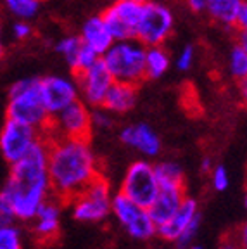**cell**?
I'll use <instances>...</instances> for the list:
<instances>
[{
    "label": "cell",
    "mask_w": 247,
    "mask_h": 249,
    "mask_svg": "<svg viewBox=\"0 0 247 249\" xmlns=\"http://www.w3.org/2000/svg\"><path fill=\"white\" fill-rule=\"evenodd\" d=\"M51 194L49 145L43 135L28 154L11 164L9 178L0 191V201L11 208L16 220L30 222Z\"/></svg>",
    "instance_id": "1"
},
{
    "label": "cell",
    "mask_w": 247,
    "mask_h": 249,
    "mask_svg": "<svg viewBox=\"0 0 247 249\" xmlns=\"http://www.w3.org/2000/svg\"><path fill=\"white\" fill-rule=\"evenodd\" d=\"M49 145V180L54 197L70 202L90 182L101 177L99 160L90 139L47 137Z\"/></svg>",
    "instance_id": "2"
},
{
    "label": "cell",
    "mask_w": 247,
    "mask_h": 249,
    "mask_svg": "<svg viewBox=\"0 0 247 249\" xmlns=\"http://www.w3.org/2000/svg\"><path fill=\"white\" fill-rule=\"evenodd\" d=\"M7 118L30 124L45 135L51 123V113L43 104L40 78H21L9 89Z\"/></svg>",
    "instance_id": "3"
},
{
    "label": "cell",
    "mask_w": 247,
    "mask_h": 249,
    "mask_svg": "<svg viewBox=\"0 0 247 249\" xmlns=\"http://www.w3.org/2000/svg\"><path fill=\"white\" fill-rule=\"evenodd\" d=\"M101 59L116 82L139 85L145 80V45L137 38L114 40Z\"/></svg>",
    "instance_id": "4"
},
{
    "label": "cell",
    "mask_w": 247,
    "mask_h": 249,
    "mask_svg": "<svg viewBox=\"0 0 247 249\" xmlns=\"http://www.w3.org/2000/svg\"><path fill=\"white\" fill-rule=\"evenodd\" d=\"M112 192L111 185L104 177H97L93 182L76 194L68 204L74 220L81 223H102L111 214Z\"/></svg>",
    "instance_id": "5"
},
{
    "label": "cell",
    "mask_w": 247,
    "mask_h": 249,
    "mask_svg": "<svg viewBox=\"0 0 247 249\" xmlns=\"http://www.w3.org/2000/svg\"><path fill=\"white\" fill-rule=\"evenodd\" d=\"M92 130V107L78 99L73 104L61 109L59 113L52 114L51 123L45 130V137L90 139Z\"/></svg>",
    "instance_id": "6"
},
{
    "label": "cell",
    "mask_w": 247,
    "mask_h": 249,
    "mask_svg": "<svg viewBox=\"0 0 247 249\" xmlns=\"http://www.w3.org/2000/svg\"><path fill=\"white\" fill-rule=\"evenodd\" d=\"M111 214L118 220L121 227L126 230L130 237L139 241H149L158 235V227L152 222L151 214L145 206H140L121 192L112 194Z\"/></svg>",
    "instance_id": "7"
},
{
    "label": "cell",
    "mask_w": 247,
    "mask_h": 249,
    "mask_svg": "<svg viewBox=\"0 0 247 249\" xmlns=\"http://www.w3.org/2000/svg\"><path fill=\"white\" fill-rule=\"evenodd\" d=\"M175 26L173 12L166 5L145 0L135 28V38L145 47L164 45L171 36Z\"/></svg>",
    "instance_id": "8"
},
{
    "label": "cell",
    "mask_w": 247,
    "mask_h": 249,
    "mask_svg": "<svg viewBox=\"0 0 247 249\" xmlns=\"http://www.w3.org/2000/svg\"><path fill=\"white\" fill-rule=\"evenodd\" d=\"M158 191L159 182L156 178L154 164H151L147 160H139L128 166L118 192L124 194L140 206L147 208L154 201Z\"/></svg>",
    "instance_id": "9"
},
{
    "label": "cell",
    "mask_w": 247,
    "mask_h": 249,
    "mask_svg": "<svg viewBox=\"0 0 247 249\" xmlns=\"http://www.w3.org/2000/svg\"><path fill=\"white\" fill-rule=\"evenodd\" d=\"M42 137L43 133L30 124L7 118L0 128V154L9 164H12L28 154Z\"/></svg>",
    "instance_id": "10"
},
{
    "label": "cell",
    "mask_w": 247,
    "mask_h": 249,
    "mask_svg": "<svg viewBox=\"0 0 247 249\" xmlns=\"http://www.w3.org/2000/svg\"><path fill=\"white\" fill-rule=\"evenodd\" d=\"M145 0H114L104 12L102 19L114 40L135 38V28L140 19Z\"/></svg>",
    "instance_id": "11"
},
{
    "label": "cell",
    "mask_w": 247,
    "mask_h": 249,
    "mask_svg": "<svg viewBox=\"0 0 247 249\" xmlns=\"http://www.w3.org/2000/svg\"><path fill=\"white\" fill-rule=\"evenodd\" d=\"M74 78H76L78 90H80V99L90 107H99L104 104L106 95L114 83V78L109 73L102 59H99L88 70L76 73Z\"/></svg>",
    "instance_id": "12"
},
{
    "label": "cell",
    "mask_w": 247,
    "mask_h": 249,
    "mask_svg": "<svg viewBox=\"0 0 247 249\" xmlns=\"http://www.w3.org/2000/svg\"><path fill=\"white\" fill-rule=\"evenodd\" d=\"M40 89H42L43 104L51 116L80 99L76 78L49 74V76L40 78Z\"/></svg>",
    "instance_id": "13"
},
{
    "label": "cell",
    "mask_w": 247,
    "mask_h": 249,
    "mask_svg": "<svg viewBox=\"0 0 247 249\" xmlns=\"http://www.w3.org/2000/svg\"><path fill=\"white\" fill-rule=\"evenodd\" d=\"M57 197L47 199L33 216V233L40 244H51L59 237L61 230V204Z\"/></svg>",
    "instance_id": "14"
},
{
    "label": "cell",
    "mask_w": 247,
    "mask_h": 249,
    "mask_svg": "<svg viewBox=\"0 0 247 249\" xmlns=\"http://www.w3.org/2000/svg\"><path fill=\"white\" fill-rule=\"evenodd\" d=\"M120 140L128 147L139 151L145 158H154L161 152V139L145 123L124 126L120 132Z\"/></svg>",
    "instance_id": "15"
},
{
    "label": "cell",
    "mask_w": 247,
    "mask_h": 249,
    "mask_svg": "<svg viewBox=\"0 0 247 249\" xmlns=\"http://www.w3.org/2000/svg\"><path fill=\"white\" fill-rule=\"evenodd\" d=\"M185 196H187L185 187H159L154 201L147 206V211L151 214L156 227L162 225V223L168 222L173 216L175 211L183 202Z\"/></svg>",
    "instance_id": "16"
},
{
    "label": "cell",
    "mask_w": 247,
    "mask_h": 249,
    "mask_svg": "<svg viewBox=\"0 0 247 249\" xmlns=\"http://www.w3.org/2000/svg\"><path fill=\"white\" fill-rule=\"evenodd\" d=\"M199 216H201V213H199V202L194 197H190V196H185L183 202L175 211L173 216L168 222H164L162 225L158 227V235L161 239H164V241L175 242V239Z\"/></svg>",
    "instance_id": "17"
},
{
    "label": "cell",
    "mask_w": 247,
    "mask_h": 249,
    "mask_svg": "<svg viewBox=\"0 0 247 249\" xmlns=\"http://www.w3.org/2000/svg\"><path fill=\"white\" fill-rule=\"evenodd\" d=\"M137 101H139V85L114 80L102 107H106L112 114H124L135 107Z\"/></svg>",
    "instance_id": "18"
},
{
    "label": "cell",
    "mask_w": 247,
    "mask_h": 249,
    "mask_svg": "<svg viewBox=\"0 0 247 249\" xmlns=\"http://www.w3.org/2000/svg\"><path fill=\"white\" fill-rule=\"evenodd\" d=\"M80 38L85 45H88L90 49H93V51L99 52L101 55L104 54L109 47L112 45V42H114V38H112V35L109 33L107 26H106L101 14L92 16V18H88V19L83 23V26H81V30H80Z\"/></svg>",
    "instance_id": "19"
},
{
    "label": "cell",
    "mask_w": 247,
    "mask_h": 249,
    "mask_svg": "<svg viewBox=\"0 0 247 249\" xmlns=\"http://www.w3.org/2000/svg\"><path fill=\"white\" fill-rule=\"evenodd\" d=\"M244 0H206V12L218 24L233 28L237 26Z\"/></svg>",
    "instance_id": "20"
},
{
    "label": "cell",
    "mask_w": 247,
    "mask_h": 249,
    "mask_svg": "<svg viewBox=\"0 0 247 249\" xmlns=\"http://www.w3.org/2000/svg\"><path fill=\"white\" fill-rule=\"evenodd\" d=\"M171 57L170 52L162 45L145 47V78L158 80L170 70Z\"/></svg>",
    "instance_id": "21"
},
{
    "label": "cell",
    "mask_w": 247,
    "mask_h": 249,
    "mask_svg": "<svg viewBox=\"0 0 247 249\" xmlns=\"http://www.w3.org/2000/svg\"><path fill=\"white\" fill-rule=\"evenodd\" d=\"M154 171L159 187H185L183 168L175 161H161L154 164Z\"/></svg>",
    "instance_id": "22"
},
{
    "label": "cell",
    "mask_w": 247,
    "mask_h": 249,
    "mask_svg": "<svg viewBox=\"0 0 247 249\" xmlns=\"http://www.w3.org/2000/svg\"><path fill=\"white\" fill-rule=\"evenodd\" d=\"M228 73L237 82L247 78V51L239 43H235L228 54Z\"/></svg>",
    "instance_id": "23"
},
{
    "label": "cell",
    "mask_w": 247,
    "mask_h": 249,
    "mask_svg": "<svg viewBox=\"0 0 247 249\" xmlns=\"http://www.w3.org/2000/svg\"><path fill=\"white\" fill-rule=\"evenodd\" d=\"M81 45H83V42H81L80 35H68L55 43V51H57L59 54L66 59V62L71 66L74 62V59H76L78 52H80Z\"/></svg>",
    "instance_id": "24"
},
{
    "label": "cell",
    "mask_w": 247,
    "mask_h": 249,
    "mask_svg": "<svg viewBox=\"0 0 247 249\" xmlns=\"http://www.w3.org/2000/svg\"><path fill=\"white\" fill-rule=\"evenodd\" d=\"M4 4L14 16L21 19H31L38 12L40 2L38 0H4Z\"/></svg>",
    "instance_id": "25"
},
{
    "label": "cell",
    "mask_w": 247,
    "mask_h": 249,
    "mask_svg": "<svg viewBox=\"0 0 247 249\" xmlns=\"http://www.w3.org/2000/svg\"><path fill=\"white\" fill-rule=\"evenodd\" d=\"M0 249H23V235L14 223L0 225Z\"/></svg>",
    "instance_id": "26"
},
{
    "label": "cell",
    "mask_w": 247,
    "mask_h": 249,
    "mask_svg": "<svg viewBox=\"0 0 247 249\" xmlns=\"http://www.w3.org/2000/svg\"><path fill=\"white\" fill-rule=\"evenodd\" d=\"M102 55L99 54V52H95L93 49H90L88 45H81V49H80V52H78V55H76V59H74V62L71 64V71H73V74H76V73H80V71H85V70H88L90 66H93L99 59H101Z\"/></svg>",
    "instance_id": "27"
},
{
    "label": "cell",
    "mask_w": 247,
    "mask_h": 249,
    "mask_svg": "<svg viewBox=\"0 0 247 249\" xmlns=\"http://www.w3.org/2000/svg\"><path fill=\"white\" fill-rule=\"evenodd\" d=\"M199 229H201V216L195 218V220H194V222L190 223V225L187 227V229L183 230L176 239H175L173 244L176 246V249H189L190 246L194 244V241H195Z\"/></svg>",
    "instance_id": "28"
},
{
    "label": "cell",
    "mask_w": 247,
    "mask_h": 249,
    "mask_svg": "<svg viewBox=\"0 0 247 249\" xmlns=\"http://www.w3.org/2000/svg\"><path fill=\"white\" fill-rule=\"evenodd\" d=\"M209 173H211V185L216 192H225L230 187V175H228L227 168L223 164L212 166Z\"/></svg>",
    "instance_id": "29"
},
{
    "label": "cell",
    "mask_w": 247,
    "mask_h": 249,
    "mask_svg": "<svg viewBox=\"0 0 247 249\" xmlns=\"http://www.w3.org/2000/svg\"><path fill=\"white\" fill-rule=\"evenodd\" d=\"M112 113H109L107 109L99 106V107H92V126L99 130H109L112 128L114 120L111 116Z\"/></svg>",
    "instance_id": "30"
},
{
    "label": "cell",
    "mask_w": 247,
    "mask_h": 249,
    "mask_svg": "<svg viewBox=\"0 0 247 249\" xmlns=\"http://www.w3.org/2000/svg\"><path fill=\"white\" fill-rule=\"evenodd\" d=\"M194 61H195V49L194 45H185L182 49V52L178 54L176 57V68L180 71H189L194 66Z\"/></svg>",
    "instance_id": "31"
},
{
    "label": "cell",
    "mask_w": 247,
    "mask_h": 249,
    "mask_svg": "<svg viewBox=\"0 0 247 249\" xmlns=\"http://www.w3.org/2000/svg\"><path fill=\"white\" fill-rule=\"evenodd\" d=\"M31 26H30V23H28L26 19H21V21H18V23L12 26V33H14V36L18 40H26V38H30L31 36Z\"/></svg>",
    "instance_id": "32"
},
{
    "label": "cell",
    "mask_w": 247,
    "mask_h": 249,
    "mask_svg": "<svg viewBox=\"0 0 247 249\" xmlns=\"http://www.w3.org/2000/svg\"><path fill=\"white\" fill-rule=\"evenodd\" d=\"M233 237L237 239V242H239V246L242 249H247V220L242 223V225L239 227V229L235 230V232L232 233Z\"/></svg>",
    "instance_id": "33"
},
{
    "label": "cell",
    "mask_w": 247,
    "mask_h": 249,
    "mask_svg": "<svg viewBox=\"0 0 247 249\" xmlns=\"http://www.w3.org/2000/svg\"><path fill=\"white\" fill-rule=\"evenodd\" d=\"M237 28L242 31H247V0H244L242 9H240L239 19H237Z\"/></svg>",
    "instance_id": "34"
},
{
    "label": "cell",
    "mask_w": 247,
    "mask_h": 249,
    "mask_svg": "<svg viewBox=\"0 0 247 249\" xmlns=\"http://www.w3.org/2000/svg\"><path fill=\"white\" fill-rule=\"evenodd\" d=\"M218 249H242V248L239 246V242H237V239L233 235H225L221 239V244Z\"/></svg>",
    "instance_id": "35"
},
{
    "label": "cell",
    "mask_w": 247,
    "mask_h": 249,
    "mask_svg": "<svg viewBox=\"0 0 247 249\" xmlns=\"http://www.w3.org/2000/svg\"><path fill=\"white\" fill-rule=\"evenodd\" d=\"M187 5L192 12H204L206 11V0H187Z\"/></svg>",
    "instance_id": "36"
},
{
    "label": "cell",
    "mask_w": 247,
    "mask_h": 249,
    "mask_svg": "<svg viewBox=\"0 0 247 249\" xmlns=\"http://www.w3.org/2000/svg\"><path fill=\"white\" fill-rule=\"evenodd\" d=\"M239 97L240 102L247 107V78H244V80L239 82Z\"/></svg>",
    "instance_id": "37"
},
{
    "label": "cell",
    "mask_w": 247,
    "mask_h": 249,
    "mask_svg": "<svg viewBox=\"0 0 247 249\" xmlns=\"http://www.w3.org/2000/svg\"><path fill=\"white\" fill-rule=\"evenodd\" d=\"M212 161L209 160V158H202V161H201V171L202 173H209V171L212 170Z\"/></svg>",
    "instance_id": "38"
},
{
    "label": "cell",
    "mask_w": 247,
    "mask_h": 249,
    "mask_svg": "<svg viewBox=\"0 0 247 249\" xmlns=\"http://www.w3.org/2000/svg\"><path fill=\"white\" fill-rule=\"evenodd\" d=\"M237 43H239V45H242L244 49L247 51V31L239 30V35H237Z\"/></svg>",
    "instance_id": "39"
},
{
    "label": "cell",
    "mask_w": 247,
    "mask_h": 249,
    "mask_svg": "<svg viewBox=\"0 0 247 249\" xmlns=\"http://www.w3.org/2000/svg\"><path fill=\"white\" fill-rule=\"evenodd\" d=\"M4 55V43H2V28H0V59Z\"/></svg>",
    "instance_id": "40"
},
{
    "label": "cell",
    "mask_w": 247,
    "mask_h": 249,
    "mask_svg": "<svg viewBox=\"0 0 247 249\" xmlns=\"http://www.w3.org/2000/svg\"><path fill=\"white\" fill-rule=\"evenodd\" d=\"M244 206L247 210V187H246V192H244Z\"/></svg>",
    "instance_id": "41"
},
{
    "label": "cell",
    "mask_w": 247,
    "mask_h": 249,
    "mask_svg": "<svg viewBox=\"0 0 247 249\" xmlns=\"http://www.w3.org/2000/svg\"><path fill=\"white\" fill-rule=\"evenodd\" d=\"M189 249H202V246H201V244H195V242H194V244L190 246Z\"/></svg>",
    "instance_id": "42"
},
{
    "label": "cell",
    "mask_w": 247,
    "mask_h": 249,
    "mask_svg": "<svg viewBox=\"0 0 247 249\" xmlns=\"http://www.w3.org/2000/svg\"><path fill=\"white\" fill-rule=\"evenodd\" d=\"M38 2H42V0H38Z\"/></svg>",
    "instance_id": "43"
}]
</instances>
